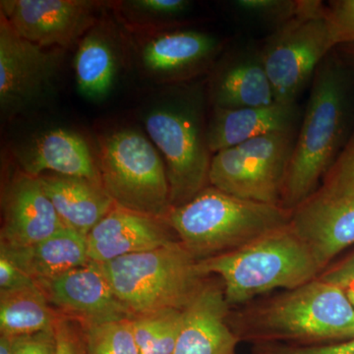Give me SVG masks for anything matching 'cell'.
Listing matches in <instances>:
<instances>
[{
  "label": "cell",
  "mask_w": 354,
  "mask_h": 354,
  "mask_svg": "<svg viewBox=\"0 0 354 354\" xmlns=\"http://www.w3.org/2000/svg\"><path fill=\"white\" fill-rule=\"evenodd\" d=\"M0 253L35 281L55 278L91 262L87 237L67 227L34 245L14 248L0 244Z\"/></svg>",
  "instance_id": "22"
},
{
  "label": "cell",
  "mask_w": 354,
  "mask_h": 354,
  "mask_svg": "<svg viewBox=\"0 0 354 354\" xmlns=\"http://www.w3.org/2000/svg\"><path fill=\"white\" fill-rule=\"evenodd\" d=\"M334 50L348 71L354 73V43L339 44Z\"/></svg>",
  "instance_id": "36"
},
{
  "label": "cell",
  "mask_w": 354,
  "mask_h": 354,
  "mask_svg": "<svg viewBox=\"0 0 354 354\" xmlns=\"http://www.w3.org/2000/svg\"><path fill=\"white\" fill-rule=\"evenodd\" d=\"M208 93L213 108H260L276 102L261 50H241L223 60Z\"/></svg>",
  "instance_id": "18"
},
{
  "label": "cell",
  "mask_w": 354,
  "mask_h": 354,
  "mask_svg": "<svg viewBox=\"0 0 354 354\" xmlns=\"http://www.w3.org/2000/svg\"><path fill=\"white\" fill-rule=\"evenodd\" d=\"M298 118L297 102H276L260 108H213L207 127L209 151L215 155L256 137L295 130Z\"/></svg>",
  "instance_id": "20"
},
{
  "label": "cell",
  "mask_w": 354,
  "mask_h": 354,
  "mask_svg": "<svg viewBox=\"0 0 354 354\" xmlns=\"http://www.w3.org/2000/svg\"><path fill=\"white\" fill-rule=\"evenodd\" d=\"M310 1L311 0H237L232 6L247 17L264 21L276 29L304 12Z\"/></svg>",
  "instance_id": "28"
},
{
  "label": "cell",
  "mask_w": 354,
  "mask_h": 354,
  "mask_svg": "<svg viewBox=\"0 0 354 354\" xmlns=\"http://www.w3.org/2000/svg\"><path fill=\"white\" fill-rule=\"evenodd\" d=\"M104 6L94 0H2L0 13L27 41L64 50L79 44L101 20Z\"/></svg>",
  "instance_id": "10"
},
{
  "label": "cell",
  "mask_w": 354,
  "mask_h": 354,
  "mask_svg": "<svg viewBox=\"0 0 354 354\" xmlns=\"http://www.w3.org/2000/svg\"><path fill=\"white\" fill-rule=\"evenodd\" d=\"M0 354H11L10 339L6 335L0 337Z\"/></svg>",
  "instance_id": "37"
},
{
  "label": "cell",
  "mask_w": 354,
  "mask_h": 354,
  "mask_svg": "<svg viewBox=\"0 0 354 354\" xmlns=\"http://www.w3.org/2000/svg\"><path fill=\"white\" fill-rule=\"evenodd\" d=\"M314 194L326 199L354 198V128Z\"/></svg>",
  "instance_id": "27"
},
{
  "label": "cell",
  "mask_w": 354,
  "mask_h": 354,
  "mask_svg": "<svg viewBox=\"0 0 354 354\" xmlns=\"http://www.w3.org/2000/svg\"><path fill=\"white\" fill-rule=\"evenodd\" d=\"M292 211L232 196L207 186L167 216L177 239L197 261L237 250L290 223Z\"/></svg>",
  "instance_id": "5"
},
{
  "label": "cell",
  "mask_w": 354,
  "mask_h": 354,
  "mask_svg": "<svg viewBox=\"0 0 354 354\" xmlns=\"http://www.w3.org/2000/svg\"><path fill=\"white\" fill-rule=\"evenodd\" d=\"M295 138V130L270 133L216 153L209 185L241 199L279 205Z\"/></svg>",
  "instance_id": "9"
},
{
  "label": "cell",
  "mask_w": 354,
  "mask_h": 354,
  "mask_svg": "<svg viewBox=\"0 0 354 354\" xmlns=\"http://www.w3.org/2000/svg\"><path fill=\"white\" fill-rule=\"evenodd\" d=\"M50 304L82 326L132 319L101 266L88 262L53 279L36 281Z\"/></svg>",
  "instance_id": "13"
},
{
  "label": "cell",
  "mask_w": 354,
  "mask_h": 354,
  "mask_svg": "<svg viewBox=\"0 0 354 354\" xmlns=\"http://www.w3.org/2000/svg\"><path fill=\"white\" fill-rule=\"evenodd\" d=\"M325 11L335 48L354 43V0H332Z\"/></svg>",
  "instance_id": "29"
},
{
  "label": "cell",
  "mask_w": 354,
  "mask_h": 354,
  "mask_svg": "<svg viewBox=\"0 0 354 354\" xmlns=\"http://www.w3.org/2000/svg\"><path fill=\"white\" fill-rule=\"evenodd\" d=\"M230 309L221 279L209 276L183 309L174 354H236L241 341L227 323Z\"/></svg>",
  "instance_id": "16"
},
{
  "label": "cell",
  "mask_w": 354,
  "mask_h": 354,
  "mask_svg": "<svg viewBox=\"0 0 354 354\" xmlns=\"http://www.w3.org/2000/svg\"><path fill=\"white\" fill-rule=\"evenodd\" d=\"M253 354H354V339L321 344V346H290L283 344H253Z\"/></svg>",
  "instance_id": "30"
},
{
  "label": "cell",
  "mask_w": 354,
  "mask_h": 354,
  "mask_svg": "<svg viewBox=\"0 0 354 354\" xmlns=\"http://www.w3.org/2000/svg\"><path fill=\"white\" fill-rule=\"evenodd\" d=\"M227 323L241 342L321 346L354 339V306L344 288L317 278L234 307Z\"/></svg>",
  "instance_id": "1"
},
{
  "label": "cell",
  "mask_w": 354,
  "mask_h": 354,
  "mask_svg": "<svg viewBox=\"0 0 354 354\" xmlns=\"http://www.w3.org/2000/svg\"><path fill=\"white\" fill-rule=\"evenodd\" d=\"M100 176L115 206L167 220L171 211L167 169L149 137L138 130H116L102 140Z\"/></svg>",
  "instance_id": "7"
},
{
  "label": "cell",
  "mask_w": 354,
  "mask_h": 354,
  "mask_svg": "<svg viewBox=\"0 0 354 354\" xmlns=\"http://www.w3.org/2000/svg\"><path fill=\"white\" fill-rule=\"evenodd\" d=\"M143 123L165 162L171 209L183 206L209 185L213 153L204 92L197 86H172L147 109Z\"/></svg>",
  "instance_id": "3"
},
{
  "label": "cell",
  "mask_w": 354,
  "mask_h": 354,
  "mask_svg": "<svg viewBox=\"0 0 354 354\" xmlns=\"http://www.w3.org/2000/svg\"><path fill=\"white\" fill-rule=\"evenodd\" d=\"M335 48L325 3L318 0H311L304 12L274 29L261 55L276 102L295 104Z\"/></svg>",
  "instance_id": "8"
},
{
  "label": "cell",
  "mask_w": 354,
  "mask_h": 354,
  "mask_svg": "<svg viewBox=\"0 0 354 354\" xmlns=\"http://www.w3.org/2000/svg\"><path fill=\"white\" fill-rule=\"evenodd\" d=\"M36 285V281L21 270L6 254L0 253V292Z\"/></svg>",
  "instance_id": "34"
},
{
  "label": "cell",
  "mask_w": 354,
  "mask_h": 354,
  "mask_svg": "<svg viewBox=\"0 0 354 354\" xmlns=\"http://www.w3.org/2000/svg\"><path fill=\"white\" fill-rule=\"evenodd\" d=\"M198 266L205 276L218 277L232 308L278 288L305 285L323 272L290 223L232 252L198 261Z\"/></svg>",
  "instance_id": "4"
},
{
  "label": "cell",
  "mask_w": 354,
  "mask_h": 354,
  "mask_svg": "<svg viewBox=\"0 0 354 354\" xmlns=\"http://www.w3.org/2000/svg\"><path fill=\"white\" fill-rule=\"evenodd\" d=\"M82 327L88 354H140L132 319Z\"/></svg>",
  "instance_id": "26"
},
{
  "label": "cell",
  "mask_w": 354,
  "mask_h": 354,
  "mask_svg": "<svg viewBox=\"0 0 354 354\" xmlns=\"http://www.w3.org/2000/svg\"><path fill=\"white\" fill-rule=\"evenodd\" d=\"M344 290H346V295H348L349 300H351V304H353L354 306V279L353 281H349L348 285L346 286Z\"/></svg>",
  "instance_id": "38"
},
{
  "label": "cell",
  "mask_w": 354,
  "mask_h": 354,
  "mask_svg": "<svg viewBox=\"0 0 354 354\" xmlns=\"http://www.w3.org/2000/svg\"><path fill=\"white\" fill-rule=\"evenodd\" d=\"M99 265L133 318L183 310L209 277L179 241Z\"/></svg>",
  "instance_id": "6"
},
{
  "label": "cell",
  "mask_w": 354,
  "mask_h": 354,
  "mask_svg": "<svg viewBox=\"0 0 354 354\" xmlns=\"http://www.w3.org/2000/svg\"><path fill=\"white\" fill-rule=\"evenodd\" d=\"M106 23H97L79 41L74 60L77 86L84 97L100 100L113 88L120 53L113 31Z\"/></svg>",
  "instance_id": "23"
},
{
  "label": "cell",
  "mask_w": 354,
  "mask_h": 354,
  "mask_svg": "<svg viewBox=\"0 0 354 354\" xmlns=\"http://www.w3.org/2000/svg\"><path fill=\"white\" fill-rule=\"evenodd\" d=\"M38 285L0 292V332L8 337L51 329L58 318Z\"/></svg>",
  "instance_id": "24"
},
{
  "label": "cell",
  "mask_w": 354,
  "mask_h": 354,
  "mask_svg": "<svg viewBox=\"0 0 354 354\" xmlns=\"http://www.w3.org/2000/svg\"><path fill=\"white\" fill-rule=\"evenodd\" d=\"M17 158L21 171L29 176L53 172L102 184L97 160L87 142L70 130L58 128L43 133L20 150Z\"/></svg>",
  "instance_id": "19"
},
{
  "label": "cell",
  "mask_w": 354,
  "mask_h": 354,
  "mask_svg": "<svg viewBox=\"0 0 354 354\" xmlns=\"http://www.w3.org/2000/svg\"><path fill=\"white\" fill-rule=\"evenodd\" d=\"M2 214L0 244L14 248L34 245L65 227L38 177L23 171L2 192Z\"/></svg>",
  "instance_id": "14"
},
{
  "label": "cell",
  "mask_w": 354,
  "mask_h": 354,
  "mask_svg": "<svg viewBox=\"0 0 354 354\" xmlns=\"http://www.w3.org/2000/svg\"><path fill=\"white\" fill-rule=\"evenodd\" d=\"M215 35L193 29L144 35L138 50L142 73L155 83L183 85L208 71L223 48Z\"/></svg>",
  "instance_id": "11"
},
{
  "label": "cell",
  "mask_w": 354,
  "mask_h": 354,
  "mask_svg": "<svg viewBox=\"0 0 354 354\" xmlns=\"http://www.w3.org/2000/svg\"><path fill=\"white\" fill-rule=\"evenodd\" d=\"M62 48H43L20 37L0 13V106L19 113L36 101L57 75Z\"/></svg>",
  "instance_id": "12"
},
{
  "label": "cell",
  "mask_w": 354,
  "mask_h": 354,
  "mask_svg": "<svg viewBox=\"0 0 354 354\" xmlns=\"http://www.w3.org/2000/svg\"><path fill=\"white\" fill-rule=\"evenodd\" d=\"M65 227L87 236L115 207L101 183L46 172L38 177Z\"/></svg>",
  "instance_id": "21"
},
{
  "label": "cell",
  "mask_w": 354,
  "mask_h": 354,
  "mask_svg": "<svg viewBox=\"0 0 354 354\" xmlns=\"http://www.w3.org/2000/svg\"><path fill=\"white\" fill-rule=\"evenodd\" d=\"M91 262L104 264L130 254L146 252L178 241L165 218L115 206L87 234Z\"/></svg>",
  "instance_id": "15"
},
{
  "label": "cell",
  "mask_w": 354,
  "mask_h": 354,
  "mask_svg": "<svg viewBox=\"0 0 354 354\" xmlns=\"http://www.w3.org/2000/svg\"><path fill=\"white\" fill-rule=\"evenodd\" d=\"M348 73L333 50L314 74L283 179L279 202L283 208L293 211L319 189L348 138Z\"/></svg>",
  "instance_id": "2"
},
{
  "label": "cell",
  "mask_w": 354,
  "mask_h": 354,
  "mask_svg": "<svg viewBox=\"0 0 354 354\" xmlns=\"http://www.w3.org/2000/svg\"><path fill=\"white\" fill-rule=\"evenodd\" d=\"M190 6L187 0H131L113 3L125 24L146 34L174 28L172 22Z\"/></svg>",
  "instance_id": "25"
},
{
  "label": "cell",
  "mask_w": 354,
  "mask_h": 354,
  "mask_svg": "<svg viewBox=\"0 0 354 354\" xmlns=\"http://www.w3.org/2000/svg\"><path fill=\"white\" fill-rule=\"evenodd\" d=\"M57 354H88L82 325L74 319L58 316L55 324Z\"/></svg>",
  "instance_id": "31"
},
{
  "label": "cell",
  "mask_w": 354,
  "mask_h": 354,
  "mask_svg": "<svg viewBox=\"0 0 354 354\" xmlns=\"http://www.w3.org/2000/svg\"><path fill=\"white\" fill-rule=\"evenodd\" d=\"M11 354H57L55 326L36 334L9 337Z\"/></svg>",
  "instance_id": "32"
},
{
  "label": "cell",
  "mask_w": 354,
  "mask_h": 354,
  "mask_svg": "<svg viewBox=\"0 0 354 354\" xmlns=\"http://www.w3.org/2000/svg\"><path fill=\"white\" fill-rule=\"evenodd\" d=\"M319 279L344 290L349 281L354 279V252L349 254L348 257L333 263L319 276Z\"/></svg>",
  "instance_id": "35"
},
{
  "label": "cell",
  "mask_w": 354,
  "mask_h": 354,
  "mask_svg": "<svg viewBox=\"0 0 354 354\" xmlns=\"http://www.w3.org/2000/svg\"><path fill=\"white\" fill-rule=\"evenodd\" d=\"M183 320V310H171L162 329L143 354H174Z\"/></svg>",
  "instance_id": "33"
},
{
  "label": "cell",
  "mask_w": 354,
  "mask_h": 354,
  "mask_svg": "<svg viewBox=\"0 0 354 354\" xmlns=\"http://www.w3.org/2000/svg\"><path fill=\"white\" fill-rule=\"evenodd\" d=\"M290 225L324 272L354 244V198L326 199L313 194L293 209Z\"/></svg>",
  "instance_id": "17"
}]
</instances>
